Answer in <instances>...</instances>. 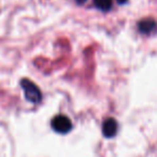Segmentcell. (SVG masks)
<instances>
[{
  "label": "cell",
  "mask_w": 157,
  "mask_h": 157,
  "mask_svg": "<svg viewBox=\"0 0 157 157\" xmlns=\"http://www.w3.org/2000/svg\"><path fill=\"white\" fill-rule=\"evenodd\" d=\"M21 85H22L23 90H24L25 98L28 101L33 103H39L42 99V94L40 92L39 87L36 85L35 83L30 82L28 78H24L21 82Z\"/></svg>",
  "instance_id": "obj_1"
},
{
  "label": "cell",
  "mask_w": 157,
  "mask_h": 157,
  "mask_svg": "<svg viewBox=\"0 0 157 157\" xmlns=\"http://www.w3.org/2000/svg\"><path fill=\"white\" fill-rule=\"evenodd\" d=\"M52 128L58 133H67L71 130L72 123L65 115H56L52 120Z\"/></svg>",
  "instance_id": "obj_2"
},
{
  "label": "cell",
  "mask_w": 157,
  "mask_h": 157,
  "mask_svg": "<svg viewBox=\"0 0 157 157\" xmlns=\"http://www.w3.org/2000/svg\"><path fill=\"white\" fill-rule=\"evenodd\" d=\"M102 132L105 137L112 138L117 132V122L114 118H108L103 122L102 125Z\"/></svg>",
  "instance_id": "obj_3"
},
{
  "label": "cell",
  "mask_w": 157,
  "mask_h": 157,
  "mask_svg": "<svg viewBox=\"0 0 157 157\" xmlns=\"http://www.w3.org/2000/svg\"><path fill=\"white\" fill-rule=\"evenodd\" d=\"M138 28H139L140 33L147 35V33H151L156 28V22L154 20H152V18H145V20H142L138 24Z\"/></svg>",
  "instance_id": "obj_4"
},
{
  "label": "cell",
  "mask_w": 157,
  "mask_h": 157,
  "mask_svg": "<svg viewBox=\"0 0 157 157\" xmlns=\"http://www.w3.org/2000/svg\"><path fill=\"white\" fill-rule=\"evenodd\" d=\"M95 6L100 11L107 12L111 10L112 8V0H95Z\"/></svg>",
  "instance_id": "obj_5"
},
{
  "label": "cell",
  "mask_w": 157,
  "mask_h": 157,
  "mask_svg": "<svg viewBox=\"0 0 157 157\" xmlns=\"http://www.w3.org/2000/svg\"><path fill=\"white\" fill-rule=\"evenodd\" d=\"M75 1H76V3H78V5H83L86 0H75Z\"/></svg>",
  "instance_id": "obj_6"
},
{
  "label": "cell",
  "mask_w": 157,
  "mask_h": 157,
  "mask_svg": "<svg viewBox=\"0 0 157 157\" xmlns=\"http://www.w3.org/2000/svg\"><path fill=\"white\" fill-rule=\"evenodd\" d=\"M117 2L121 3V5H124V3L127 2V0H117Z\"/></svg>",
  "instance_id": "obj_7"
}]
</instances>
